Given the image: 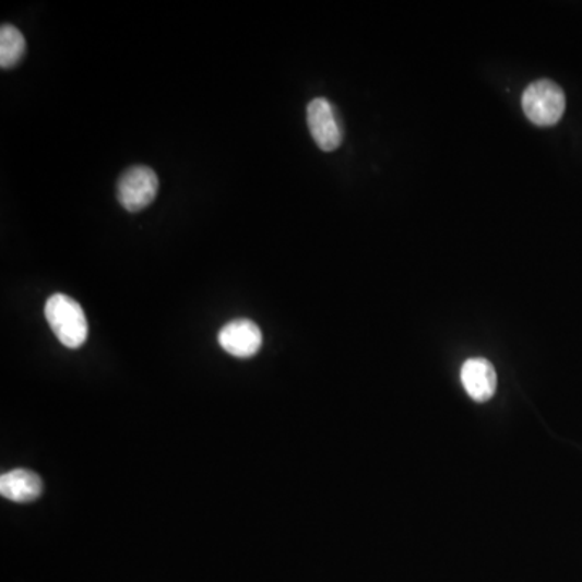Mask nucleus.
<instances>
[{
    "instance_id": "obj_7",
    "label": "nucleus",
    "mask_w": 582,
    "mask_h": 582,
    "mask_svg": "<svg viewBox=\"0 0 582 582\" xmlns=\"http://www.w3.org/2000/svg\"><path fill=\"white\" fill-rule=\"evenodd\" d=\"M43 494V480L28 470H13L0 477V496L16 503L38 500Z\"/></svg>"
},
{
    "instance_id": "obj_8",
    "label": "nucleus",
    "mask_w": 582,
    "mask_h": 582,
    "mask_svg": "<svg viewBox=\"0 0 582 582\" xmlns=\"http://www.w3.org/2000/svg\"><path fill=\"white\" fill-rule=\"evenodd\" d=\"M26 52L25 36L12 25L0 28V67L3 70L13 69L22 62Z\"/></svg>"
},
{
    "instance_id": "obj_1",
    "label": "nucleus",
    "mask_w": 582,
    "mask_h": 582,
    "mask_svg": "<svg viewBox=\"0 0 582 582\" xmlns=\"http://www.w3.org/2000/svg\"><path fill=\"white\" fill-rule=\"evenodd\" d=\"M44 314L52 329L54 335L67 348L76 349L87 340V321L82 306L63 295L56 293L47 299Z\"/></svg>"
},
{
    "instance_id": "obj_6",
    "label": "nucleus",
    "mask_w": 582,
    "mask_h": 582,
    "mask_svg": "<svg viewBox=\"0 0 582 582\" xmlns=\"http://www.w3.org/2000/svg\"><path fill=\"white\" fill-rule=\"evenodd\" d=\"M461 383L474 402H489L497 390L496 368L484 358L467 359L461 368Z\"/></svg>"
},
{
    "instance_id": "obj_3",
    "label": "nucleus",
    "mask_w": 582,
    "mask_h": 582,
    "mask_svg": "<svg viewBox=\"0 0 582 582\" xmlns=\"http://www.w3.org/2000/svg\"><path fill=\"white\" fill-rule=\"evenodd\" d=\"M159 178L153 168L136 166L128 168L119 180V201L128 212H140L156 200Z\"/></svg>"
},
{
    "instance_id": "obj_5",
    "label": "nucleus",
    "mask_w": 582,
    "mask_h": 582,
    "mask_svg": "<svg viewBox=\"0 0 582 582\" xmlns=\"http://www.w3.org/2000/svg\"><path fill=\"white\" fill-rule=\"evenodd\" d=\"M218 343L235 358H251L262 345V332L250 319H235L218 332Z\"/></svg>"
},
{
    "instance_id": "obj_4",
    "label": "nucleus",
    "mask_w": 582,
    "mask_h": 582,
    "mask_svg": "<svg viewBox=\"0 0 582 582\" xmlns=\"http://www.w3.org/2000/svg\"><path fill=\"white\" fill-rule=\"evenodd\" d=\"M308 127L312 140L324 153L338 150L343 143V127L338 114L325 97H316L309 103Z\"/></svg>"
},
{
    "instance_id": "obj_2",
    "label": "nucleus",
    "mask_w": 582,
    "mask_h": 582,
    "mask_svg": "<svg viewBox=\"0 0 582 582\" xmlns=\"http://www.w3.org/2000/svg\"><path fill=\"white\" fill-rule=\"evenodd\" d=\"M567 109L563 90L550 80L531 83L523 94V110L537 127H551L560 122Z\"/></svg>"
}]
</instances>
